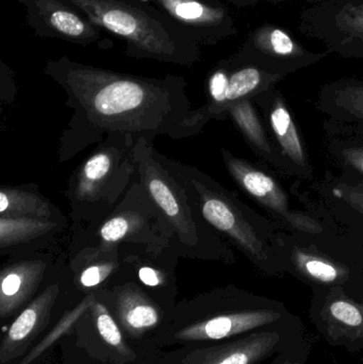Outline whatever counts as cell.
<instances>
[{"mask_svg":"<svg viewBox=\"0 0 363 364\" xmlns=\"http://www.w3.org/2000/svg\"><path fill=\"white\" fill-rule=\"evenodd\" d=\"M44 74L63 90L66 107L72 110L60 136L61 164L114 132L149 143L161 136L187 139L185 122L194 108L183 77L151 78L115 72L67 55L47 61Z\"/></svg>","mask_w":363,"mask_h":364,"instance_id":"6da1fadb","label":"cell"},{"mask_svg":"<svg viewBox=\"0 0 363 364\" xmlns=\"http://www.w3.org/2000/svg\"><path fill=\"white\" fill-rule=\"evenodd\" d=\"M160 164L183 186L195 211L228 244L242 252L260 271L285 272L279 227L241 200L195 166L166 157L153 149Z\"/></svg>","mask_w":363,"mask_h":364,"instance_id":"7a4b0ae2","label":"cell"},{"mask_svg":"<svg viewBox=\"0 0 363 364\" xmlns=\"http://www.w3.org/2000/svg\"><path fill=\"white\" fill-rule=\"evenodd\" d=\"M253 296L225 287L181 299L170 311L168 322L147 342L149 350L234 339L281 318L279 312L251 307Z\"/></svg>","mask_w":363,"mask_h":364,"instance_id":"3957f363","label":"cell"},{"mask_svg":"<svg viewBox=\"0 0 363 364\" xmlns=\"http://www.w3.org/2000/svg\"><path fill=\"white\" fill-rule=\"evenodd\" d=\"M126 43L130 58L192 66L200 45L158 9L136 0H61Z\"/></svg>","mask_w":363,"mask_h":364,"instance_id":"277c9868","label":"cell"},{"mask_svg":"<svg viewBox=\"0 0 363 364\" xmlns=\"http://www.w3.org/2000/svg\"><path fill=\"white\" fill-rule=\"evenodd\" d=\"M153 143L145 138L134 147L136 175L172 233L170 247L180 258L234 264L236 255L195 211L183 186L160 164Z\"/></svg>","mask_w":363,"mask_h":364,"instance_id":"5b68a950","label":"cell"},{"mask_svg":"<svg viewBox=\"0 0 363 364\" xmlns=\"http://www.w3.org/2000/svg\"><path fill=\"white\" fill-rule=\"evenodd\" d=\"M136 144L131 134H109L75 168L64 191L72 235L104 220L136 181Z\"/></svg>","mask_w":363,"mask_h":364,"instance_id":"8992f818","label":"cell"},{"mask_svg":"<svg viewBox=\"0 0 363 364\" xmlns=\"http://www.w3.org/2000/svg\"><path fill=\"white\" fill-rule=\"evenodd\" d=\"M285 272L309 284L343 288L363 269V246L332 226L322 233L279 228Z\"/></svg>","mask_w":363,"mask_h":364,"instance_id":"52a82bcc","label":"cell"},{"mask_svg":"<svg viewBox=\"0 0 363 364\" xmlns=\"http://www.w3.org/2000/svg\"><path fill=\"white\" fill-rule=\"evenodd\" d=\"M129 243L170 245L172 233L138 177L104 220L72 235L68 255L85 247L119 248Z\"/></svg>","mask_w":363,"mask_h":364,"instance_id":"ba28073f","label":"cell"},{"mask_svg":"<svg viewBox=\"0 0 363 364\" xmlns=\"http://www.w3.org/2000/svg\"><path fill=\"white\" fill-rule=\"evenodd\" d=\"M283 79L234 55L222 60L209 74L206 104L193 109L185 122L187 139L200 134L211 121H225L226 109L234 102L254 100Z\"/></svg>","mask_w":363,"mask_h":364,"instance_id":"9c48e42d","label":"cell"},{"mask_svg":"<svg viewBox=\"0 0 363 364\" xmlns=\"http://www.w3.org/2000/svg\"><path fill=\"white\" fill-rule=\"evenodd\" d=\"M222 159L230 178L266 210L279 228L296 232L322 233L330 230L332 225L324 222L310 212L294 209L287 191L274 175L261 166L234 155L227 149H221Z\"/></svg>","mask_w":363,"mask_h":364,"instance_id":"30bf717a","label":"cell"},{"mask_svg":"<svg viewBox=\"0 0 363 364\" xmlns=\"http://www.w3.org/2000/svg\"><path fill=\"white\" fill-rule=\"evenodd\" d=\"M119 256L121 269L114 280L136 282L170 311L179 293L176 269L181 258L178 252L170 245L129 243L119 247Z\"/></svg>","mask_w":363,"mask_h":364,"instance_id":"8fae6325","label":"cell"},{"mask_svg":"<svg viewBox=\"0 0 363 364\" xmlns=\"http://www.w3.org/2000/svg\"><path fill=\"white\" fill-rule=\"evenodd\" d=\"M328 53L309 50L283 28L274 23H264L247 34L234 57L264 72L286 78L318 63Z\"/></svg>","mask_w":363,"mask_h":364,"instance_id":"7c38bea8","label":"cell"},{"mask_svg":"<svg viewBox=\"0 0 363 364\" xmlns=\"http://www.w3.org/2000/svg\"><path fill=\"white\" fill-rule=\"evenodd\" d=\"M294 194L306 211L342 231L363 246V190L347 183L337 174L305 188L296 186Z\"/></svg>","mask_w":363,"mask_h":364,"instance_id":"4fadbf2b","label":"cell"},{"mask_svg":"<svg viewBox=\"0 0 363 364\" xmlns=\"http://www.w3.org/2000/svg\"><path fill=\"white\" fill-rule=\"evenodd\" d=\"M97 294L108 306L128 341L136 348L146 350L147 342L168 322L170 310L131 280H114Z\"/></svg>","mask_w":363,"mask_h":364,"instance_id":"5bb4252c","label":"cell"},{"mask_svg":"<svg viewBox=\"0 0 363 364\" xmlns=\"http://www.w3.org/2000/svg\"><path fill=\"white\" fill-rule=\"evenodd\" d=\"M253 100L270 134L279 161V172L298 177L300 181H311L315 171L304 138L283 93L274 87L256 96Z\"/></svg>","mask_w":363,"mask_h":364,"instance_id":"9a60e30c","label":"cell"},{"mask_svg":"<svg viewBox=\"0 0 363 364\" xmlns=\"http://www.w3.org/2000/svg\"><path fill=\"white\" fill-rule=\"evenodd\" d=\"M65 265V259L45 250L6 257L0 271V320L14 318Z\"/></svg>","mask_w":363,"mask_h":364,"instance_id":"2e32d148","label":"cell"},{"mask_svg":"<svg viewBox=\"0 0 363 364\" xmlns=\"http://www.w3.org/2000/svg\"><path fill=\"white\" fill-rule=\"evenodd\" d=\"M67 294L65 265L8 326L0 342V364H14L29 353L50 326L55 310Z\"/></svg>","mask_w":363,"mask_h":364,"instance_id":"e0dca14e","label":"cell"},{"mask_svg":"<svg viewBox=\"0 0 363 364\" xmlns=\"http://www.w3.org/2000/svg\"><path fill=\"white\" fill-rule=\"evenodd\" d=\"M278 342L276 333H254L217 343L153 350L148 364H257L273 352Z\"/></svg>","mask_w":363,"mask_h":364,"instance_id":"ac0fdd59","label":"cell"},{"mask_svg":"<svg viewBox=\"0 0 363 364\" xmlns=\"http://www.w3.org/2000/svg\"><path fill=\"white\" fill-rule=\"evenodd\" d=\"M158 9L200 45L212 46L238 33L223 0H136Z\"/></svg>","mask_w":363,"mask_h":364,"instance_id":"d6986e66","label":"cell"},{"mask_svg":"<svg viewBox=\"0 0 363 364\" xmlns=\"http://www.w3.org/2000/svg\"><path fill=\"white\" fill-rule=\"evenodd\" d=\"M38 38H58L87 46L100 42L102 29L61 0H17Z\"/></svg>","mask_w":363,"mask_h":364,"instance_id":"ffe728a7","label":"cell"},{"mask_svg":"<svg viewBox=\"0 0 363 364\" xmlns=\"http://www.w3.org/2000/svg\"><path fill=\"white\" fill-rule=\"evenodd\" d=\"M119 248L85 247L68 255L66 273L68 290L81 299L106 289L121 269Z\"/></svg>","mask_w":363,"mask_h":364,"instance_id":"44dd1931","label":"cell"},{"mask_svg":"<svg viewBox=\"0 0 363 364\" xmlns=\"http://www.w3.org/2000/svg\"><path fill=\"white\" fill-rule=\"evenodd\" d=\"M68 226V220L0 216V255L21 256L48 248Z\"/></svg>","mask_w":363,"mask_h":364,"instance_id":"7402d4cb","label":"cell"},{"mask_svg":"<svg viewBox=\"0 0 363 364\" xmlns=\"http://www.w3.org/2000/svg\"><path fill=\"white\" fill-rule=\"evenodd\" d=\"M318 109L328 117L327 125L363 136V80L339 79L320 90Z\"/></svg>","mask_w":363,"mask_h":364,"instance_id":"603a6c76","label":"cell"},{"mask_svg":"<svg viewBox=\"0 0 363 364\" xmlns=\"http://www.w3.org/2000/svg\"><path fill=\"white\" fill-rule=\"evenodd\" d=\"M87 310L57 342L62 364H136L126 360L99 337Z\"/></svg>","mask_w":363,"mask_h":364,"instance_id":"cb8c5ba5","label":"cell"},{"mask_svg":"<svg viewBox=\"0 0 363 364\" xmlns=\"http://www.w3.org/2000/svg\"><path fill=\"white\" fill-rule=\"evenodd\" d=\"M0 216L68 220L59 207L40 192L36 183L0 186Z\"/></svg>","mask_w":363,"mask_h":364,"instance_id":"d4e9b609","label":"cell"},{"mask_svg":"<svg viewBox=\"0 0 363 364\" xmlns=\"http://www.w3.org/2000/svg\"><path fill=\"white\" fill-rule=\"evenodd\" d=\"M226 117L232 119L253 153L264 164H270L279 171V161L271 142L270 134L254 100L234 102L226 109Z\"/></svg>","mask_w":363,"mask_h":364,"instance_id":"484cf974","label":"cell"},{"mask_svg":"<svg viewBox=\"0 0 363 364\" xmlns=\"http://www.w3.org/2000/svg\"><path fill=\"white\" fill-rule=\"evenodd\" d=\"M326 149L340 173L350 184L363 181V136L336 129L324 124Z\"/></svg>","mask_w":363,"mask_h":364,"instance_id":"4316f807","label":"cell"},{"mask_svg":"<svg viewBox=\"0 0 363 364\" xmlns=\"http://www.w3.org/2000/svg\"><path fill=\"white\" fill-rule=\"evenodd\" d=\"M95 295L96 293L87 295V296L82 297L80 301H77L72 307L65 308L58 324H55L49 333H45L44 339H43L42 341L38 342V343L29 350L27 355H25L23 358L19 359V360L14 364L36 363V359H38L40 355L44 354L47 348H51V346L57 344L60 338L63 337V336L70 331V327L74 325V323L89 309L90 306H91L94 299H95Z\"/></svg>","mask_w":363,"mask_h":364,"instance_id":"83f0119b","label":"cell"},{"mask_svg":"<svg viewBox=\"0 0 363 364\" xmlns=\"http://www.w3.org/2000/svg\"><path fill=\"white\" fill-rule=\"evenodd\" d=\"M324 312L332 320L349 328L363 326V305L347 297L343 292V288L330 289Z\"/></svg>","mask_w":363,"mask_h":364,"instance_id":"f1b7e54d","label":"cell"},{"mask_svg":"<svg viewBox=\"0 0 363 364\" xmlns=\"http://www.w3.org/2000/svg\"><path fill=\"white\" fill-rule=\"evenodd\" d=\"M223 1L228 2V4L238 6V8H247V6H256V4H260V2L262 1L272 2V4H281V2L290 1V0H223ZM304 1L315 4L326 1V0H304Z\"/></svg>","mask_w":363,"mask_h":364,"instance_id":"f546056e","label":"cell"},{"mask_svg":"<svg viewBox=\"0 0 363 364\" xmlns=\"http://www.w3.org/2000/svg\"><path fill=\"white\" fill-rule=\"evenodd\" d=\"M352 186H357V188H362L363 190V181L358 182L356 184H352Z\"/></svg>","mask_w":363,"mask_h":364,"instance_id":"4dcf8cb0","label":"cell"}]
</instances>
